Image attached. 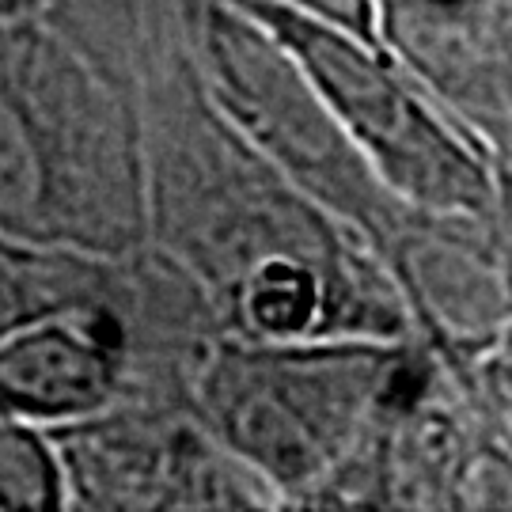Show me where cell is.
I'll use <instances>...</instances> for the list:
<instances>
[{"label":"cell","mask_w":512,"mask_h":512,"mask_svg":"<svg viewBox=\"0 0 512 512\" xmlns=\"http://www.w3.org/2000/svg\"><path fill=\"white\" fill-rule=\"evenodd\" d=\"M376 42L512 171V0H372Z\"/></svg>","instance_id":"obj_7"},{"label":"cell","mask_w":512,"mask_h":512,"mask_svg":"<svg viewBox=\"0 0 512 512\" xmlns=\"http://www.w3.org/2000/svg\"><path fill=\"white\" fill-rule=\"evenodd\" d=\"M46 433L61 459L69 509L281 512L274 490L205 429L186 399L126 395Z\"/></svg>","instance_id":"obj_6"},{"label":"cell","mask_w":512,"mask_h":512,"mask_svg":"<svg viewBox=\"0 0 512 512\" xmlns=\"http://www.w3.org/2000/svg\"><path fill=\"white\" fill-rule=\"evenodd\" d=\"M126 395L186 399L114 311L50 315L0 338V418L54 429Z\"/></svg>","instance_id":"obj_8"},{"label":"cell","mask_w":512,"mask_h":512,"mask_svg":"<svg viewBox=\"0 0 512 512\" xmlns=\"http://www.w3.org/2000/svg\"><path fill=\"white\" fill-rule=\"evenodd\" d=\"M0 239L92 258L148 247L137 65L35 12L0 19Z\"/></svg>","instance_id":"obj_3"},{"label":"cell","mask_w":512,"mask_h":512,"mask_svg":"<svg viewBox=\"0 0 512 512\" xmlns=\"http://www.w3.org/2000/svg\"><path fill=\"white\" fill-rule=\"evenodd\" d=\"M403 338L258 342L220 334L190 376L205 429L251 467L277 509H311L403 372Z\"/></svg>","instance_id":"obj_4"},{"label":"cell","mask_w":512,"mask_h":512,"mask_svg":"<svg viewBox=\"0 0 512 512\" xmlns=\"http://www.w3.org/2000/svg\"><path fill=\"white\" fill-rule=\"evenodd\" d=\"M285 8H296L304 16H315L323 23H334L349 35L376 42V19H372V0H277Z\"/></svg>","instance_id":"obj_10"},{"label":"cell","mask_w":512,"mask_h":512,"mask_svg":"<svg viewBox=\"0 0 512 512\" xmlns=\"http://www.w3.org/2000/svg\"><path fill=\"white\" fill-rule=\"evenodd\" d=\"M186 50L213 107L323 213L380 258L410 327L478 334L512 300V224L403 202L334 122L293 54L224 0H179Z\"/></svg>","instance_id":"obj_2"},{"label":"cell","mask_w":512,"mask_h":512,"mask_svg":"<svg viewBox=\"0 0 512 512\" xmlns=\"http://www.w3.org/2000/svg\"><path fill=\"white\" fill-rule=\"evenodd\" d=\"M69 509L61 459L46 429L0 418V512Z\"/></svg>","instance_id":"obj_9"},{"label":"cell","mask_w":512,"mask_h":512,"mask_svg":"<svg viewBox=\"0 0 512 512\" xmlns=\"http://www.w3.org/2000/svg\"><path fill=\"white\" fill-rule=\"evenodd\" d=\"M137 107L148 247L198 285L220 334L300 342L414 330L380 258L213 107L179 0H141Z\"/></svg>","instance_id":"obj_1"},{"label":"cell","mask_w":512,"mask_h":512,"mask_svg":"<svg viewBox=\"0 0 512 512\" xmlns=\"http://www.w3.org/2000/svg\"><path fill=\"white\" fill-rule=\"evenodd\" d=\"M224 4L251 16L293 54L334 122L403 202L440 217L512 224V171L497 164L380 42H365L277 0Z\"/></svg>","instance_id":"obj_5"},{"label":"cell","mask_w":512,"mask_h":512,"mask_svg":"<svg viewBox=\"0 0 512 512\" xmlns=\"http://www.w3.org/2000/svg\"><path fill=\"white\" fill-rule=\"evenodd\" d=\"M19 12H23V0H0V19L19 16Z\"/></svg>","instance_id":"obj_11"}]
</instances>
